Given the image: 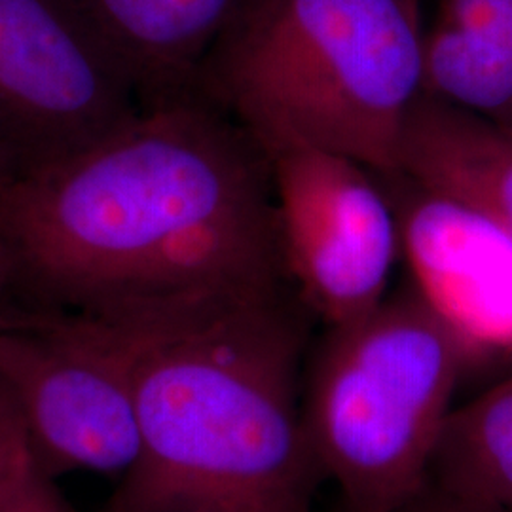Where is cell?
<instances>
[{
	"label": "cell",
	"instance_id": "1",
	"mask_svg": "<svg viewBox=\"0 0 512 512\" xmlns=\"http://www.w3.org/2000/svg\"><path fill=\"white\" fill-rule=\"evenodd\" d=\"M0 239L29 311L105 317L285 289L266 152L200 93L12 177Z\"/></svg>",
	"mask_w": 512,
	"mask_h": 512
},
{
	"label": "cell",
	"instance_id": "2",
	"mask_svg": "<svg viewBox=\"0 0 512 512\" xmlns=\"http://www.w3.org/2000/svg\"><path fill=\"white\" fill-rule=\"evenodd\" d=\"M76 317L120 353L137 397L141 454L107 512H313L306 329L285 289Z\"/></svg>",
	"mask_w": 512,
	"mask_h": 512
},
{
	"label": "cell",
	"instance_id": "3",
	"mask_svg": "<svg viewBox=\"0 0 512 512\" xmlns=\"http://www.w3.org/2000/svg\"><path fill=\"white\" fill-rule=\"evenodd\" d=\"M423 40L418 0H243L196 92L262 150L327 148L393 173Z\"/></svg>",
	"mask_w": 512,
	"mask_h": 512
},
{
	"label": "cell",
	"instance_id": "4",
	"mask_svg": "<svg viewBox=\"0 0 512 512\" xmlns=\"http://www.w3.org/2000/svg\"><path fill=\"white\" fill-rule=\"evenodd\" d=\"M476 355L414 285L330 329L302 403L311 450L344 512H387L420 492Z\"/></svg>",
	"mask_w": 512,
	"mask_h": 512
},
{
	"label": "cell",
	"instance_id": "5",
	"mask_svg": "<svg viewBox=\"0 0 512 512\" xmlns=\"http://www.w3.org/2000/svg\"><path fill=\"white\" fill-rule=\"evenodd\" d=\"M0 393L44 475L122 480L135 467L141 429L128 365L84 319L8 308Z\"/></svg>",
	"mask_w": 512,
	"mask_h": 512
},
{
	"label": "cell",
	"instance_id": "6",
	"mask_svg": "<svg viewBox=\"0 0 512 512\" xmlns=\"http://www.w3.org/2000/svg\"><path fill=\"white\" fill-rule=\"evenodd\" d=\"M274 190L285 281L330 329L385 298L399 224L378 173L346 154L308 145L264 150Z\"/></svg>",
	"mask_w": 512,
	"mask_h": 512
},
{
	"label": "cell",
	"instance_id": "7",
	"mask_svg": "<svg viewBox=\"0 0 512 512\" xmlns=\"http://www.w3.org/2000/svg\"><path fill=\"white\" fill-rule=\"evenodd\" d=\"M141 109L73 0H0V152L16 175L92 147Z\"/></svg>",
	"mask_w": 512,
	"mask_h": 512
},
{
	"label": "cell",
	"instance_id": "8",
	"mask_svg": "<svg viewBox=\"0 0 512 512\" xmlns=\"http://www.w3.org/2000/svg\"><path fill=\"white\" fill-rule=\"evenodd\" d=\"M378 177L421 298L476 353L512 351V239L399 171Z\"/></svg>",
	"mask_w": 512,
	"mask_h": 512
},
{
	"label": "cell",
	"instance_id": "9",
	"mask_svg": "<svg viewBox=\"0 0 512 512\" xmlns=\"http://www.w3.org/2000/svg\"><path fill=\"white\" fill-rule=\"evenodd\" d=\"M243 0H73L147 107L196 92Z\"/></svg>",
	"mask_w": 512,
	"mask_h": 512
},
{
	"label": "cell",
	"instance_id": "10",
	"mask_svg": "<svg viewBox=\"0 0 512 512\" xmlns=\"http://www.w3.org/2000/svg\"><path fill=\"white\" fill-rule=\"evenodd\" d=\"M397 171L469 207L512 239V131L421 93L408 114Z\"/></svg>",
	"mask_w": 512,
	"mask_h": 512
},
{
	"label": "cell",
	"instance_id": "11",
	"mask_svg": "<svg viewBox=\"0 0 512 512\" xmlns=\"http://www.w3.org/2000/svg\"><path fill=\"white\" fill-rule=\"evenodd\" d=\"M423 92L512 131V0H440L425 27Z\"/></svg>",
	"mask_w": 512,
	"mask_h": 512
},
{
	"label": "cell",
	"instance_id": "12",
	"mask_svg": "<svg viewBox=\"0 0 512 512\" xmlns=\"http://www.w3.org/2000/svg\"><path fill=\"white\" fill-rule=\"evenodd\" d=\"M427 480L486 509L512 512V374L454 406Z\"/></svg>",
	"mask_w": 512,
	"mask_h": 512
},
{
	"label": "cell",
	"instance_id": "13",
	"mask_svg": "<svg viewBox=\"0 0 512 512\" xmlns=\"http://www.w3.org/2000/svg\"><path fill=\"white\" fill-rule=\"evenodd\" d=\"M0 512H78L59 492L55 478L44 475L35 463L19 478L0 503Z\"/></svg>",
	"mask_w": 512,
	"mask_h": 512
},
{
	"label": "cell",
	"instance_id": "14",
	"mask_svg": "<svg viewBox=\"0 0 512 512\" xmlns=\"http://www.w3.org/2000/svg\"><path fill=\"white\" fill-rule=\"evenodd\" d=\"M31 463L18 416L0 393V503Z\"/></svg>",
	"mask_w": 512,
	"mask_h": 512
},
{
	"label": "cell",
	"instance_id": "15",
	"mask_svg": "<svg viewBox=\"0 0 512 512\" xmlns=\"http://www.w3.org/2000/svg\"><path fill=\"white\" fill-rule=\"evenodd\" d=\"M387 512H497L486 509L482 505L471 503L463 497L450 494L435 486L433 482H425L420 492L408 497L401 505L389 509Z\"/></svg>",
	"mask_w": 512,
	"mask_h": 512
},
{
	"label": "cell",
	"instance_id": "16",
	"mask_svg": "<svg viewBox=\"0 0 512 512\" xmlns=\"http://www.w3.org/2000/svg\"><path fill=\"white\" fill-rule=\"evenodd\" d=\"M14 287V264L4 241L0 239V330L4 327L8 315V302Z\"/></svg>",
	"mask_w": 512,
	"mask_h": 512
},
{
	"label": "cell",
	"instance_id": "17",
	"mask_svg": "<svg viewBox=\"0 0 512 512\" xmlns=\"http://www.w3.org/2000/svg\"><path fill=\"white\" fill-rule=\"evenodd\" d=\"M14 175H16V173H14V167L4 158V154L0 152V190L6 186V183L12 181Z\"/></svg>",
	"mask_w": 512,
	"mask_h": 512
},
{
	"label": "cell",
	"instance_id": "18",
	"mask_svg": "<svg viewBox=\"0 0 512 512\" xmlns=\"http://www.w3.org/2000/svg\"><path fill=\"white\" fill-rule=\"evenodd\" d=\"M167 512H219L215 509H205V507H188V509H175V511Z\"/></svg>",
	"mask_w": 512,
	"mask_h": 512
}]
</instances>
